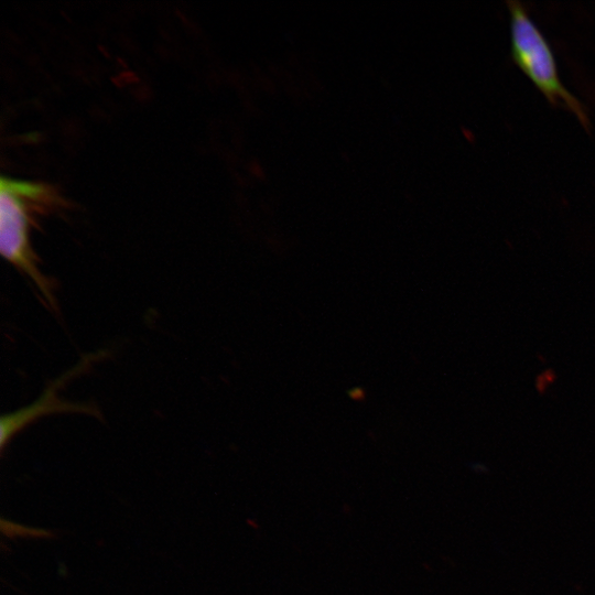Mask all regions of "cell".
Segmentation results:
<instances>
[{"label":"cell","instance_id":"obj_2","mask_svg":"<svg viewBox=\"0 0 595 595\" xmlns=\"http://www.w3.org/2000/svg\"><path fill=\"white\" fill-rule=\"evenodd\" d=\"M506 4L510 14V55L513 63L551 106L573 112L589 132L588 112L561 82L554 53L544 34L521 2L508 0Z\"/></svg>","mask_w":595,"mask_h":595},{"label":"cell","instance_id":"obj_3","mask_svg":"<svg viewBox=\"0 0 595 595\" xmlns=\"http://www.w3.org/2000/svg\"><path fill=\"white\" fill-rule=\"evenodd\" d=\"M98 355L87 356L86 359L82 360L76 367L55 379L33 403L2 415L0 421L1 452L4 451L7 444H9L17 433L43 415L62 412L96 415L98 412L95 407L66 401L61 399L57 392L68 379L78 375L82 370L87 369L88 365L94 361Z\"/></svg>","mask_w":595,"mask_h":595},{"label":"cell","instance_id":"obj_1","mask_svg":"<svg viewBox=\"0 0 595 595\" xmlns=\"http://www.w3.org/2000/svg\"><path fill=\"white\" fill-rule=\"evenodd\" d=\"M50 185L2 177L0 182V249L2 257L36 286L43 303L57 311L54 283L42 273L30 242L35 216L63 206Z\"/></svg>","mask_w":595,"mask_h":595}]
</instances>
